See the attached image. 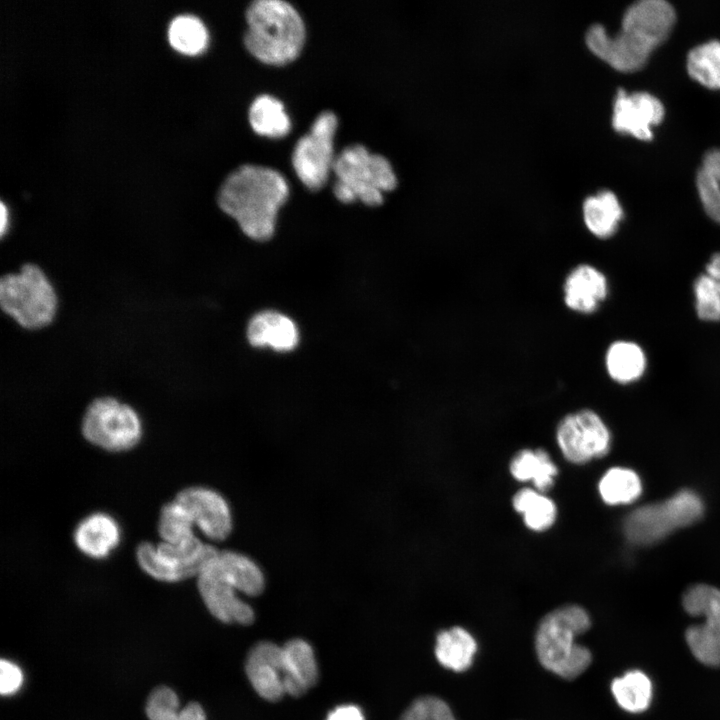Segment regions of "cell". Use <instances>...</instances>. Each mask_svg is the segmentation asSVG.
I'll return each mask as SVG.
<instances>
[{
	"instance_id": "cell-29",
	"label": "cell",
	"mask_w": 720,
	"mask_h": 720,
	"mask_svg": "<svg viewBox=\"0 0 720 720\" xmlns=\"http://www.w3.org/2000/svg\"><path fill=\"white\" fill-rule=\"evenodd\" d=\"M514 509L521 513L526 526L534 531H543L551 527L556 519L554 502L530 488L519 490L512 500Z\"/></svg>"
},
{
	"instance_id": "cell-1",
	"label": "cell",
	"mask_w": 720,
	"mask_h": 720,
	"mask_svg": "<svg viewBox=\"0 0 720 720\" xmlns=\"http://www.w3.org/2000/svg\"><path fill=\"white\" fill-rule=\"evenodd\" d=\"M675 21L676 13L670 3L641 0L628 7L615 36H609L602 25L594 24L587 30L585 40L588 48L613 68L634 72L667 39Z\"/></svg>"
},
{
	"instance_id": "cell-31",
	"label": "cell",
	"mask_w": 720,
	"mask_h": 720,
	"mask_svg": "<svg viewBox=\"0 0 720 720\" xmlns=\"http://www.w3.org/2000/svg\"><path fill=\"white\" fill-rule=\"evenodd\" d=\"M599 493L607 504H626L636 500L642 490L639 476L627 468L609 469L599 482Z\"/></svg>"
},
{
	"instance_id": "cell-25",
	"label": "cell",
	"mask_w": 720,
	"mask_h": 720,
	"mask_svg": "<svg viewBox=\"0 0 720 720\" xmlns=\"http://www.w3.org/2000/svg\"><path fill=\"white\" fill-rule=\"evenodd\" d=\"M510 472L515 479L532 481L539 491H545L553 485L558 469L545 450L525 449L512 459Z\"/></svg>"
},
{
	"instance_id": "cell-8",
	"label": "cell",
	"mask_w": 720,
	"mask_h": 720,
	"mask_svg": "<svg viewBox=\"0 0 720 720\" xmlns=\"http://www.w3.org/2000/svg\"><path fill=\"white\" fill-rule=\"evenodd\" d=\"M84 438L91 444L110 452L128 451L142 437V422L128 404L111 396L98 397L90 402L81 422Z\"/></svg>"
},
{
	"instance_id": "cell-5",
	"label": "cell",
	"mask_w": 720,
	"mask_h": 720,
	"mask_svg": "<svg viewBox=\"0 0 720 720\" xmlns=\"http://www.w3.org/2000/svg\"><path fill=\"white\" fill-rule=\"evenodd\" d=\"M0 306L20 327L38 330L55 319L58 299L44 271L34 263H26L18 272L1 277Z\"/></svg>"
},
{
	"instance_id": "cell-14",
	"label": "cell",
	"mask_w": 720,
	"mask_h": 720,
	"mask_svg": "<svg viewBox=\"0 0 720 720\" xmlns=\"http://www.w3.org/2000/svg\"><path fill=\"white\" fill-rule=\"evenodd\" d=\"M176 501L187 513L192 524L212 541H224L233 528L230 506L216 490L197 486L178 492Z\"/></svg>"
},
{
	"instance_id": "cell-28",
	"label": "cell",
	"mask_w": 720,
	"mask_h": 720,
	"mask_svg": "<svg viewBox=\"0 0 720 720\" xmlns=\"http://www.w3.org/2000/svg\"><path fill=\"white\" fill-rule=\"evenodd\" d=\"M697 189L706 214L720 224V149L705 154L697 173Z\"/></svg>"
},
{
	"instance_id": "cell-11",
	"label": "cell",
	"mask_w": 720,
	"mask_h": 720,
	"mask_svg": "<svg viewBox=\"0 0 720 720\" xmlns=\"http://www.w3.org/2000/svg\"><path fill=\"white\" fill-rule=\"evenodd\" d=\"M338 120L331 111L318 115L310 132L301 137L293 151L292 164L301 182L311 191L321 189L335 162L333 140Z\"/></svg>"
},
{
	"instance_id": "cell-22",
	"label": "cell",
	"mask_w": 720,
	"mask_h": 720,
	"mask_svg": "<svg viewBox=\"0 0 720 720\" xmlns=\"http://www.w3.org/2000/svg\"><path fill=\"white\" fill-rule=\"evenodd\" d=\"M604 363L607 374L613 381L629 384L644 375L647 357L639 344L629 340H617L609 345Z\"/></svg>"
},
{
	"instance_id": "cell-23",
	"label": "cell",
	"mask_w": 720,
	"mask_h": 720,
	"mask_svg": "<svg viewBox=\"0 0 720 720\" xmlns=\"http://www.w3.org/2000/svg\"><path fill=\"white\" fill-rule=\"evenodd\" d=\"M476 650L475 639L461 627H453L437 635L436 658L442 666L453 671L467 670L473 663Z\"/></svg>"
},
{
	"instance_id": "cell-20",
	"label": "cell",
	"mask_w": 720,
	"mask_h": 720,
	"mask_svg": "<svg viewBox=\"0 0 720 720\" xmlns=\"http://www.w3.org/2000/svg\"><path fill=\"white\" fill-rule=\"evenodd\" d=\"M73 539L83 554L93 559H103L118 546L120 527L109 514L92 513L78 523Z\"/></svg>"
},
{
	"instance_id": "cell-2",
	"label": "cell",
	"mask_w": 720,
	"mask_h": 720,
	"mask_svg": "<svg viewBox=\"0 0 720 720\" xmlns=\"http://www.w3.org/2000/svg\"><path fill=\"white\" fill-rule=\"evenodd\" d=\"M288 194V184L278 171L247 164L228 175L217 200L247 237L265 241L274 234L278 211Z\"/></svg>"
},
{
	"instance_id": "cell-15",
	"label": "cell",
	"mask_w": 720,
	"mask_h": 720,
	"mask_svg": "<svg viewBox=\"0 0 720 720\" xmlns=\"http://www.w3.org/2000/svg\"><path fill=\"white\" fill-rule=\"evenodd\" d=\"M663 116L664 107L655 96L647 92L627 94L623 89L618 90L612 116V125L617 132L650 140L652 126L659 124Z\"/></svg>"
},
{
	"instance_id": "cell-32",
	"label": "cell",
	"mask_w": 720,
	"mask_h": 720,
	"mask_svg": "<svg viewBox=\"0 0 720 720\" xmlns=\"http://www.w3.org/2000/svg\"><path fill=\"white\" fill-rule=\"evenodd\" d=\"M689 75L711 89H720V42L713 40L694 47L687 57Z\"/></svg>"
},
{
	"instance_id": "cell-26",
	"label": "cell",
	"mask_w": 720,
	"mask_h": 720,
	"mask_svg": "<svg viewBox=\"0 0 720 720\" xmlns=\"http://www.w3.org/2000/svg\"><path fill=\"white\" fill-rule=\"evenodd\" d=\"M249 122L257 134L271 138L284 137L291 129L282 102L270 95H261L252 102Z\"/></svg>"
},
{
	"instance_id": "cell-30",
	"label": "cell",
	"mask_w": 720,
	"mask_h": 720,
	"mask_svg": "<svg viewBox=\"0 0 720 720\" xmlns=\"http://www.w3.org/2000/svg\"><path fill=\"white\" fill-rule=\"evenodd\" d=\"M168 39L179 52L194 55L201 53L208 44V31L196 16L182 14L174 17L169 24Z\"/></svg>"
},
{
	"instance_id": "cell-19",
	"label": "cell",
	"mask_w": 720,
	"mask_h": 720,
	"mask_svg": "<svg viewBox=\"0 0 720 720\" xmlns=\"http://www.w3.org/2000/svg\"><path fill=\"white\" fill-rule=\"evenodd\" d=\"M247 339L257 348L268 347L277 352L293 350L299 341L295 322L288 316L273 310L255 314L247 326Z\"/></svg>"
},
{
	"instance_id": "cell-12",
	"label": "cell",
	"mask_w": 720,
	"mask_h": 720,
	"mask_svg": "<svg viewBox=\"0 0 720 720\" xmlns=\"http://www.w3.org/2000/svg\"><path fill=\"white\" fill-rule=\"evenodd\" d=\"M245 669L254 690L268 701H278L285 694H304L283 646L268 641L256 644L248 654Z\"/></svg>"
},
{
	"instance_id": "cell-4",
	"label": "cell",
	"mask_w": 720,
	"mask_h": 720,
	"mask_svg": "<svg viewBox=\"0 0 720 720\" xmlns=\"http://www.w3.org/2000/svg\"><path fill=\"white\" fill-rule=\"evenodd\" d=\"M591 626L588 613L580 606L566 605L548 613L539 623L535 647L540 663L564 679H574L590 665L589 649L576 637Z\"/></svg>"
},
{
	"instance_id": "cell-35",
	"label": "cell",
	"mask_w": 720,
	"mask_h": 720,
	"mask_svg": "<svg viewBox=\"0 0 720 720\" xmlns=\"http://www.w3.org/2000/svg\"><path fill=\"white\" fill-rule=\"evenodd\" d=\"M180 702L174 690L167 686L154 688L146 702L149 720H179Z\"/></svg>"
},
{
	"instance_id": "cell-9",
	"label": "cell",
	"mask_w": 720,
	"mask_h": 720,
	"mask_svg": "<svg viewBox=\"0 0 720 720\" xmlns=\"http://www.w3.org/2000/svg\"><path fill=\"white\" fill-rule=\"evenodd\" d=\"M210 544L197 536L178 544L159 543L154 546L143 542L137 546L139 566L151 577L163 582H178L198 576L208 561L217 553Z\"/></svg>"
},
{
	"instance_id": "cell-21",
	"label": "cell",
	"mask_w": 720,
	"mask_h": 720,
	"mask_svg": "<svg viewBox=\"0 0 720 720\" xmlns=\"http://www.w3.org/2000/svg\"><path fill=\"white\" fill-rule=\"evenodd\" d=\"M583 219L589 232L599 239H608L618 230L623 209L616 195L602 190L583 202Z\"/></svg>"
},
{
	"instance_id": "cell-38",
	"label": "cell",
	"mask_w": 720,
	"mask_h": 720,
	"mask_svg": "<svg viewBox=\"0 0 720 720\" xmlns=\"http://www.w3.org/2000/svg\"><path fill=\"white\" fill-rule=\"evenodd\" d=\"M326 720H365L361 709L355 705H342L331 711Z\"/></svg>"
},
{
	"instance_id": "cell-39",
	"label": "cell",
	"mask_w": 720,
	"mask_h": 720,
	"mask_svg": "<svg viewBox=\"0 0 720 720\" xmlns=\"http://www.w3.org/2000/svg\"><path fill=\"white\" fill-rule=\"evenodd\" d=\"M7 223H8V211L4 205L3 202H1L0 205V232L1 236H3L7 229Z\"/></svg>"
},
{
	"instance_id": "cell-13",
	"label": "cell",
	"mask_w": 720,
	"mask_h": 720,
	"mask_svg": "<svg viewBox=\"0 0 720 720\" xmlns=\"http://www.w3.org/2000/svg\"><path fill=\"white\" fill-rule=\"evenodd\" d=\"M556 439L564 457L576 464L602 457L610 447L607 426L589 409L566 415L558 424Z\"/></svg>"
},
{
	"instance_id": "cell-10",
	"label": "cell",
	"mask_w": 720,
	"mask_h": 720,
	"mask_svg": "<svg viewBox=\"0 0 720 720\" xmlns=\"http://www.w3.org/2000/svg\"><path fill=\"white\" fill-rule=\"evenodd\" d=\"M682 604L688 614L704 619L686 630L692 654L704 665L720 667V590L706 584L691 586Z\"/></svg>"
},
{
	"instance_id": "cell-24",
	"label": "cell",
	"mask_w": 720,
	"mask_h": 720,
	"mask_svg": "<svg viewBox=\"0 0 720 720\" xmlns=\"http://www.w3.org/2000/svg\"><path fill=\"white\" fill-rule=\"evenodd\" d=\"M695 310L699 319L720 322V252L714 253L693 283Z\"/></svg>"
},
{
	"instance_id": "cell-34",
	"label": "cell",
	"mask_w": 720,
	"mask_h": 720,
	"mask_svg": "<svg viewBox=\"0 0 720 720\" xmlns=\"http://www.w3.org/2000/svg\"><path fill=\"white\" fill-rule=\"evenodd\" d=\"M193 527L187 513L176 501L161 508L158 532L164 542L178 544L194 538Z\"/></svg>"
},
{
	"instance_id": "cell-7",
	"label": "cell",
	"mask_w": 720,
	"mask_h": 720,
	"mask_svg": "<svg viewBox=\"0 0 720 720\" xmlns=\"http://www.w3.org/2000/svg\"><path fill=\"white\" fill-rule=\"evenodd\" d=\"M703 514L701 499L690 490H683L659 503L637 508L625 519L624 532L637 545L660 541L670 533L698 520Z\"/></svg>"
},
{
	"instance_id": "cell-36",
	"label": "cell",
	"mask_w": 720,
	"mask_h": 720,
	"mask_svg": "<svg viewBox=\"0 0 720 720\" xmlns=\"http://www.w3.org/2000/svg\"><path fill=\"white\" fill-rule=\"evenodd\" d=\"M400 720H456L449 706L434 696L415 700Z\"/></svg>"
},
{
	"instance_id": "cell-16",
	"label": "cell",
	"mask_w": 720,
	"mask_h": 720,
	"mask_svg": "<svg viewBox=\"0 0 720 720\" xmlns=\"http://www.w3.org/2000/svg\"><path fill=\"white\" fill-rule=\"evenodd\" d=\"M201 572L224 581L237 592L248 596H258L265 588L261 567L251 557L240 552L218 550Z\"/></svg>"
},
{
	"instance_id": "cell-6",
	"label": "cell",
	"mask_w": 720,
	"mask_h": 720,
	"mask_svg": "<svg viewBox=\"0 0 720 720\" xmlns=\"http://www.w3.org/2000/svg\"><path fill=\"white\" fill-rule=\"evenodd\" d=\"M333 171L337 176L333 192L343 203L360 200L365 205L378 206L383 203V192L397 185L390 162L360 144L342 150L335 158Z\"/></svg>"
},
{
	"instance_id": "cell-27",
	"label": "cell",
	"mask_w": 720,
	"mask_h": 720,
	"mask_svg": "<svg viewBox=\"0 0 720 720\" xmlns=\"http://www.w3.org/2000/svg\"><path fill=\"white\" fill-rule=\"evenodd\" d=\"M612 694L618 705L631 713L645 711L651 702L652 684L642 671L632 670L611 684Z\"/></svg>"
},
{
	"instance_id": "cell-3",
	"label": "cell",
	"mask_w": 720,
	"mask_h": 720,
	"mask_svg": "<svg viewBox=\"0 0 720 720\" xmlns=\"http://www.w3.org/2000/svg\"><path fill=\"white\" fill-rule=\"evenodd\" d=\"M244 44L259 61L285 65L294 61L305 42V26L298 11L282 0H257L246 11Z\"/></svg>"
},
{
	"instance_id": "cell-18",
	"label": "cell",
	"mask_w": 720,
	"mask_h": 720,
	"mask_svg": "<svg viewBox=\"0 0 720 720\" xmlns=\"http://www.w3.org/2000/svg\"><path fill=\"white\" fill-rule=\"evenodd\" d=\"M200 596L209 612L224 623L249 625L254 621L252 607L237 595V591L224 581L201 572L197 576Z\"/></svg>"
},
{
	"instance_id": "cell-37",
	"label": "cell",
	"mask_w": 720,
	"mask_h": 720,
	"mask_svg": "<svg viewBox=\"0 0 720 720\" xmlns=\"http://www.w3.org/2000/svg\"><path fill=\"white\" fill-rule=\"evenodd\" d=\"M0 690L3 696L15 694L23 684V673L14 663L2 659L0 663Z\"/></svg>"
},
{
	"instance_id": "cell-17",
	"label": "cell",
	"mask_w": 720,
	"mask_h": 720,
	"mask_svg": "<svg viewBox=\"0 0 720 720\" xmlns=\"http://www.w3.org/2000/svg\"><path fill=\"white\" fill-rule=\"evenodd\" d=\"M608 291L605 274L591 264L582 263L567 274L563 284V301L573 312L591 314L607 298Z\"/></svg>"
},
{
	"instance_id": "cell-33",
	"label": "cell",
	"mask_w": 720,
	"mask_h": 720,
	"mask_svg": "<svg viewBox=\"0 0 720 720\" xmlns=\"http://www.w3.org/2000/svg\"><path fill=\"white\" fill-rule=\"evenodd\" d=\"M294 676L304 693L318 680V667L312 647L302 639H292L283 645Z\"/></svg>"
}]
</instances>
